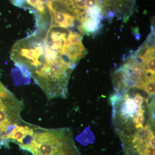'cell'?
I'll return each mask as SVG.
<instances>
[{
  "mask_svg": "<svg viewBox=\"0 0 155 155\" xmlns=\"http://www.w3.org/2000/svg\"><path fill=\"white\" fill-rule=\"evenodd\" d=\"M11 58L22 75L32 78L49 99L67 97L69 78L75 66L53 47L44 29L16 42Z\"/></svg>",
  "mask_w": 155,
  "mask_h": 155,
  "instance_id": "6da1fadb",
  "label": "cell"
},
{
  "mask_svg": "<svg viewBox=\"0 0 155 155\" xmlns=\"http://www.w3.org/2000/svg\"><path fill=\"white\" fill-rule=\"evenodd\" d=\"M17 145L33 155H82L67 127L47 129L26 123Z\"/></svg>",
  "mask_w": 155,
  "mask_h": 155,
  "instance_id": "7a4b0ae2",
  "label": "cell"
},
{
  "mask_svg": "<svg viewBox=\"0 0 155 155\" xmlns=\"http://www.w3.org/2000/svg\"><path fill=\"white\" fill-rule=\"evenodd\" d=\"M16 7L31 11L36 17L39 27L46 25L48 20H51L50 11L48 7L49 0H10Z\"/></svg>",
  "mask_w": 155,
  "mask_h": 155,
  "instance_id": "3957f363",
  "label": "cell"
},
{
  "mask_svg": "<svg viewBox=\"0 0 155 155\" xmlns=\"http://www.w3.org/2000/svg\"><path fill=\"white\" fill-rule=\"evenodd\" d=\"M102 17V15H100L98 17L87 18L83 24L78 27V29L81 32H84V31L94 32L97 30L100 27Z\"/></svg>",
  "mask_w": 155,
  "mask_h": 155,
  "instance_id": "277c9868",
  "label": "cell"
},
{
  "mask_svg": "<svg viewBox=\"0 0 155 155\" xmlns=\"http://www.w3.org/2000/svg\"><path fill=\"white\" fill-rule=\"evenodd\" d=\"M155 75H148L143 88L149 94L155 96Z\"/></svg>",
  "mask_w": 155,
  "mask_h": 155,
  "instance_id": "5b68a950",
  "label": "cell"
}]
</instances>
